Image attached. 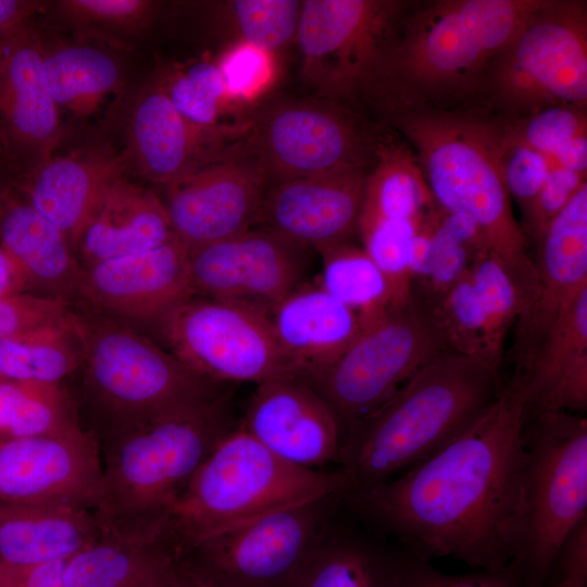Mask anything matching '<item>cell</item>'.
I'll return each mask as SVG.
<instances>
[{
    "instance_id": "6da1fadb",
    "label": "cell",
    "mask_w": 587,
    "mask_h": 587,
    "mask_svg": "<svg viewBox=\"0 0 587 587\" xmlns=\"http://www.w3.org/2000/svg\"><path fill=\"white\" fill-rule=\"evenodd\" d=\"M526 421L521 396L509 384L438 450L388 480L348 492L345 507L416 557L503 571L519 537Z\"/></svg>"
},
{
    "instance_id": "7a4b0ae2",
    "label": "cell",
    "mask_w": 587,
    "mask_h": 587,
    "mask_svg": "<svg viewBox=\"0 0 587 587\" xmlns=\"http://www.w3.org/2000/svg\"><path fill=\"white\" fill-rule=\"evenodd\" d=\"M237 423L230 387L200 407L121 427L92 509L102 533L133 542L160 539L178 496Z\"/></svg>"
},
{
    "instance_id": "3957f363",
    "label": "cell",
    "mask_w": 587,
    "mask_h": 587,
    "mask_svg": "<svg viewBox=\"0 0 587 587\" xmlns=\"http://www.w3.org/2000/svg\"><path fill=\"white\" fill-rule=\"evenodd\" d=\"M499 370L441 351L344 437L337 467L350 491L375 486L438 450L503 389Z\"/></svg>"
},
{
    "instance_id": "277c9868",
    "label": "cell",
    "mask_w": 587,
    "mask_h": 587,
    "mask_svg": "<svg viewBox=\"0 0 587 587\" xmlns=\"http://www.w3.org/2000/svg\"><path fill=\"white\" fill-rule=\"evenodd\" d=\"M394 117L416 152L435 203L477 224L488 250L522 289L527 308L536 294V271L502 178L503 129L476 116L410 105Z\"/></svg>"
},
{
    "instance_id": "5b68a950",
    "label": "cell",
    "mask_w": 587,
    "mask_h": 587,
    "mask_svg": "<svg viewBox=\"0 0 587 587\" xmlns=\"http://www.w3.org/2000/svg\"><path fill=\"white\" fill-rule=\"evenodd\" d=\"M349 490L340 469L314 470L286 462L249 435L238 420L178 496L163 537L180 550L270 512Z\"/></svg>"
},
{
    "instance_id": "8992f818",
    "label": "cell",
    "mask_w": 587,
    "mask_h": 587,
    "mask_svg": "<svg viewBox=\"0 0 587 587\" xmlns=\"http://www.w3.org/2000/svg\"><path fill=\"white\" fill-rule=\"evenodd\" d=\"M541 3L448 0L414 14L402 24L391 60L394 108L411 95L452 93L482 83Z\"/></svg>"
},
{
    "instance_id": "52a82bcc",
    "label": "cell",
    "mask_w": 587,
    "mask_h": 587,
    "mask_svg": "<svg viewBox=\"0 0 587 587\" xmlns=\"http://www.w3.org/2000/svg\"><path fill=\"white\" fill-rule=\"evenodd\" d=\"M523 501L512 566L524 587H547L560 547L587 519V419L528 414Z\"/></svg>"
},
{
    "instance_id": "ba28073f",
    "label": "cell",
    "mask_w": 587,
    "mask_h": 587,
    "mask_svg": "<svg viewBox=\"0 0 587 587\" xmlns=\"http://www.w3.org/2000/svg\"><path fill=\"white\" fill-rule=\"evenodd\" d=\"M401 7L382 0L302 1L296 40L303 83L316 97L347 108L363 99L389 108Z\"/></svg>"
},
{
    "instance_id": "9c48e42d",
    "label": "cell",
    "mask_w": 587,
    "mask_h": 587,
    "mask_svg": "<svg viewBox=\"0 0 587 587\" xmlns=\"http://www.w3.org/2000/svg\"><path fill=\"white\" fill-rule=\"evenodd\" d=\"M78 317L88 384L121 427L200 407L233 386L203 378L124 324Z\"/></svg>"
},
{
    "instance_id": "30bf717a",
    "label": "cell",
    "mask_w": 587,
    "mask_h": 587,
    "mask_svg": "<svg viewBox=\"0 0 587 587\" xmlns=\"http://www.w3.org/2000/svg\"><path fill=\"white\" fill-rule=\"evenodd\" d=\"M482 83L510 113L529 116L559 105L582 109L587 100L585 4L542 1Z\"/></svg>"
},
{
    "instance_id": "8fae6325",
    "label": "cell",
    "mask_w": 587,
    "mask_h": 587,
    "mask_svg": "<svg viewBox=\"0 0 587 587\" xmlns=\"http://www.w3.org/2000/svg\"><path fill=\"white\" fill-rule=\"evenodd\" d=\"M426 305L413 296L365 326L350 346L310 384L327 402L346 434L396 394L444 350Z\"/></svg>"
},
{
    "instance_id": "7c38bea8",
    "label": "cell",
    "mask_w": 587,
    "mask_h": 587,
    "mask_svg": "<svg viewBox=\"0 0 587 587\" xmlns=\"http://www.w3.org/2000/svg\"><path fill=\"white\" fill-rule=\"evenodd\" d=\"M345 497L283 508L175 552L208 587H289Z\"/></svg>"
},
{
    "instance_id": "4fadbf2b",
    "label": "cell",
    "mask_w": 587,
    "mask_h": 587,
    "mask_svg": "<svg viewBox=\"0 0 587 587\" xmlns=\"http://www.w3.org/2000/svg\"><path fill=\"white\" fill-rule=\"evenodd\" d=\"M242 141L263 165L270 186L369 167L382 140L349 108L316 97L266 107L250 118Z\"/></svg>"
},
{
    "instance_id": "5bb4252c",
    "label": "cell",
    "mask_w": 587,
    "mask_h": 587,
    "mask_svg": "<svg viewBox=\"0 0 587 587\" xmlns=\"http://www.w3.org/2000/svg\"><path fill=\"white\" fill-rule=\"evenodd\" d=\"M159 323L171 353L211 382L258 384L288 373L268 317L250 308L193 296Z\"/></svg>"
},
{
    "instance_id": "9a60e30c",
    "label": "cell",
    "mask_w": 587,
    "mask_h": 587,
    "mask_svg": "<svg viewBox=\"0 0 587 587\" xmlns=\"http://www.w3.org/2000/svg\"><path fill=\"white\" fill-rule=\"evenodd\" d=\"M307 250L263 227L189 249L192 294L268 316L302 284Z\"/></svg>"
},
{
    "instance_id": "2e32d148",
    "label": "cell",
    "mask_w": 587,
    "mask_h": 587,
    "mask_svg": "<svg viewBox=\"0 0 587 587\" xmlns=\"http://www.w3.org/2000/svg\"><path fill=\"white\" fill-rule=\"evenodd\" d=\"M267 186L263 165L241 139L218 160L167 185L163 204L174 235L192 249L250 229Z\"/></svg>"
},
{
    "instance_id": "e0dca14e",
    "label": "cell",
    "mask_w": 587,
    "mask_h": 587,
    "mask_svg": "<svg viewBox=\"0 0 587 587\" xmlns=\"http://www.w3.org/2000/svg\"><path fill=\"white\" fill-rule=\"evenodd\" d=\"M243 416V429L278 458L314 469L338 462L342 432L323 397L305 380L280 373L258 384Z\"/></svg>"
},
{
    "instance_id": "ac0fdd59",
    "label": "cell",
    "mask_w": 587,
    "mask_h": 587,
    "mask_svg": "<svg viewBox=\"0 0 587 587\" xmlns=\"http://www.w3.org/2000/svg\"><path fill=\"white\" fill-rule=\"evenodd\" d=\"M102 463L91 434L0 440V500L93 509Z\"/></svg>"
},
{
    "instance_id": "d6986e66",
    "label": "cell",
    "mask_w": 587,
    "mask_h": 587,
    "mask_svg": "<svg viewBox=\"0 0 587 587\" xmlns=\"http://www.w3.org/2000/svg\"><path fill=\"white\" fill-rule=\"evenodd\" d=\"M369 167L270 185L257 223L305 249L349 241L358 232Z\"/></svg>"
},
{
    "instance_id": "ffe728a7",
    "label": "cell",
    "mask_w": 587,
    "mask_h": 587,
    "mask_svg": "<svg viewBox=\"0 0 587 587\" xmlns=\"http://www.w3.org/2000/svg\"><path fill=\"white\" fill-rule=\"evenodd\" d=\"M534 259L536 294L515 324L516 374L528 364L544 338L587 289V184L549 223Z\"/></svg>"
},
{
    "instance_id": "44dd1931",
    "label": "cell",
    "mask_w": 587,
    "mask_h": 587,
    "mask_svg": "<svg viewBox=\"0 0 587 587\" xmlns=\"http://www.w3.org/2000/svg\"><path fill=\"white\" fill-rule=\"evenodd\" d=\"M188 253L174 236L143 252L85 265L78 295L114 314L160 321L193 297Z\"/></svg>"
},
{
    "instance_id": "7402d4cb",
    "label": "cell",
    "mask_w": 587,
    "mask_h": 587,
    "mask_svg": "<svg viewBox=\"0 0 587 587\" xmlns=\"http://www.w3.org/2000/svg\"><path fill=\"white\" fill-rule=\"evenodd\" d=\"M245 133L196 124L160 87L137 100L129 122V161L147 179L165 186L222 158Z\"/></svg>"
},
{
    "instance_id": "603a6c76",
    "label": "cell",
    "mask_w": 587,
    "mask_h": 587,
    "mask_svg": "<svg viewBox=\"0 0 587 587\" xmlns=\"http://www.w3.org/2000/svg\"><path fill=\"white\" fill-rule=\"evenodd\" d=\"M0 46V134L12 166L23 157L47 155L61 124L42 71L43 51L27 26Z\"/></svg>"
},
{
    "instance_id": "cb8c5ba5",
    "label": "cell",
    "mask_w": 587,
    "mask_h": 587,
    "mask_svg": "<svg viewBox=\"0 0 587 587\" xmlns=\"http://www.w3.org/2000/svg\"><path fill=\"white\" fill-rule=\"evenodd\" d=\"M288 373L310 382L364 328L358 315L321 285H300L268 314Z\"/></svg>"
},
{
    "instance_id": "d4e9b609",
    "label": "cell",
    "mask_w": 587,
    "mask_h": 587,
    "mask_svg": "<svg viewBox=\"0 0 587 587\" xmlns=\"http://www.w3.org/2000/svg\"><path fill=\"white\" fill-rule=\"evenodd\" d=\"M128 162V153L98 149L45 161L25 184V200L74 250L109 190L123 178Z\"/></svg>"
},
{
    "instance_id": "484cf974",
    "label": "cell",
    "mask_w": 587,
    "mask_h": 587,
    "mask_svg": "<svg viewBox=\"0 0 587 587\" xmlns=\"http://www.w3.org/2000/svg\"><path fill=\"white\" fill-rule=\"evenodd\" d=\"M0 250L17 292L59 298L78 295L83 266L65 236L26 200L7 191L0 203Z\"/></svg>"
},
{
    "instance_id": "4316f807",
    "label": "cell",
    "mask_w": 587,
    "mask_h": 587,
    "mask_svg": "<svg viewBox=\"0 0 587 587\" xmlns=\"http://www.w3.org/2000/svg\"><path fill=\"white\" fill-rule=\"evenodd\" d=\"M527 415L577 412L587 407V289L548 332L525 369L510 383Z\"/></svg>"
},
{
    "instance_id": "83f0119b",
    "label": "cell",
    "mask_w": 587,
    "mask_h": 587,
    "mask_svg": "<svg viewBox=\"0 0 587 587\" xmlns=\"http://www.w3.org/2000/svg\"><path fill=\"white\" fill-rule=\"evenodd\" d=\"M103 533L91 509L0 500V563L29 567L65 561Z\"/></svg>"
},
{
    "instance_id": "f1b7e54d",
    "label": "cell",
    "mask_w": 587,
    "mask_h": 587,
    "mask_svg": "<svg viewBox=\"0 0 587 587\" xmlns=\"http://www.w3.org/2000/svg\"><path fill=\"white\" fill-rule=\"evenodd\" d=\"M383 537L344 503L289 587H399L402 552Z\"/></svg>"
},
{
    "instance_id": "f546056e",
    "label": "cell",
    "mask_w": 587,
    "mask_h": 587,
    "mask_svg": "<svg viewBox=\"0 0 587 587\" xmlns=\"http://www.w3.org/2000/svg\"><path fill=\"white\" fill-rule=\"evenodd\" d=\"M174 236L163 201L122 178L104 197L76 249L89 265L153 249Z\"/></svg>"
},
{
    "instance_id": "4dcf8cb0",
    "label": "cell",
    "mask_w": 587,
    "mask_h": 587,
    "mask_svg": "<svg viewBox=\"0 0 587 587\" xmlns=\"http://www.w3.org/2000/svg\"><path fill=\"white\" fill-rule=\"evenodd\" d=\"M173 555L163 537L133 542L103 534L65 561L63 587H143Z\"/></svg>"
},
{
    "instance_id": "1f68e13d",
    "label": "cell",
    "mask_w": 587,
    "mask_h": 587,
    "mask_svg": "<svg viewBox=\"0 0 587 587\" xmlns=\"http://www.w3.org/2000/svg\"><path fill=\"white\" fill-rule=\"evenodd\" d=\"M436 205L416 157L404 146L382 140L369 172L358 228L384 220H421Z\"/></svg>"
},
{
    "instance_id": "d6a6232c",
    "label": "cell",
    "mask_w": 587,
    "mask_h": 587,
    "mask_svg": "<svg viewBox=\"0 0 587 587\" xmlns=\"http://www.w3.org/2000/svg\"><path fill=\"white\" fill-rule=\"evenodd\" d=\"M42 71L57 105L76 116L95 113L121 83L117 62L103 50L86 45L42 52Z\"/></svg>"
},
{
    "instance_id": "836d02e7",
    "label": "cell",
    "mask_w": 587,
    "mask_h": 587,
    "mask_svg": "<svg viewBox=\"0 0 587 587\" xmlns=\"http://www.w3.org/2000/svg\"><path fill=\"white\" fill-rule=\"evenodd\" d=\"M85 339L78 315L24 336L0 339V379L60 384L84 362Z\"/></svg>"
},
{
    "instance_id": "e575fe53",
    "label": "cell",
    "mask_w": 587,
    "mask_h": 587,
    "mask_svg": "<svg viewBox=\"0 0 587 587\" xmlns=\"http://www.w3.org/2000/svg\"><path fill=\"white\" fill-rule=\"evenodd\" d=\"M78 429L74 407L60 384L0 379V440Z\"/></svg>"
},
{
    "instance_id": "d590c367",
    "label": "cell",
    "mask_w": 587,
    "mask_h": 587,
    "mask_svg": "<svg viewBox=\"0 0 587 587\" xmlns=\"http://www.w3.org/2000/svg\"><path fill=\"white\" fill-rule=\"evenodd\" d=\"M321 286L353 311L363 327L394 310L389 285L363 248L350 241L320 251Z\"/></svg>"
},
{
    "instance_id": "8d00e7d4",
    "label": "cell",
    "mask_w": 587,
    "mask_h": 587,
    "mask_svg": "<svg viewBox=\"0 0 587 587\" xmlns=\"http://www.w3.org/2000/svg\"><path fill=\"white\" fill-rule=\"evenodd\" d=\"M488 250L477 224L466 215L436 213L432 227V251L425 275L419 280L425 305L460 280L474 261Z\"/></svg>"
},
{
    "instance_id": "74e56055",
    "label": "cell",
    "mask_w": 587,
    "mask_h": 587,
    "mask_svg": "<svg viewBox=\"0 0 587 587\" xmlns=\"http://www.w3.org/2000/svg\"><path fill=\"white\" fill-rule=\"evenodd\" d=\"M426 308L449 350L499 370L501 360L494 352L486 313L469 272Z\"/></svg>"
},
{
    "instance_id": "f35d334b",
    "label": "cell",
    "mask_w": 587,
    "mask_h": 587,
    "mask_svg": "<svg viewBox=\"0 0 587 587\" xmlns=\"http://www.w3.org/2000/svg\"><path fill=\"white\" fill-rule=\"evenodd\" d=\"M301 9L298 0H233L223 2L217 13L234 42L274 53L296 40Z\"/></svg>"
},
{
    "instance_id": "ab89813d",
    "label": "cell",
    "mask_w": 587,
    "mask_h": 587,
    "mask_svg": "<svg viewBox=\"0 0 587 587\" xmlns=\"http://www.w3.org/2000/svg\"><path fill=\"white\" fill-rule=\"evenodd\" d=\"M469 275L486 313L492 349L502 361L507 336L526 308L525 296L504 264L489 250L477 257Z\"/></svg>"
},
{
    "instance_id": "60d3db41",
    "label": "cell",
    "mask_w": 587,
    "mask_h": 587,
    "mask_svg": "<svg viewBox=\"0 0 587 587\" xmlns=\"http://www.w3.org/2000/svg\"><path fill=\"white\" fill-rule=\"evenodd\" d=\"M423 218L384 220L358 228L362 248L389 285L395 309L413 300L410 243Z\"/></svg>"
},
{
    "instance_id": "b9f144b4",
    "label": "cell",
    "mask_w": 587,
    "mask_h": 587,
    "mask_svg": "<svg viewBox=\"0 0 587 587\" xmlns=\"http://www.w3.org/2000/svg\"><path fill=\"white\" fill-rule=\"evenodd\" d=\"M162 90L173 107L196 124L247 132L226 127L221 122L237 103L229 97L217 64L197 63L176 74Z\"/></svg>"
},
{
    "instance_id": "7bdbcfd3",
    "label": "cell",
    "mask_w": 587,
    "mask_h": 587,
    "mask_svg": "<svg viewBox=\"0 0 587 587\" xmlns=\"http://www.w3.org/2000/svg\"><path fill=\"white\" fill-rule=\"evenodd\" d=\"M217 66L236 103L258 98L273 83L276 73L273 53L246 42H233Z\"/></svg>"
},
{
    "instance_id": "ee69618b",
    "label": "cell",
    "mask_w": 587,
    "mask_h": 587,
    "mask_svg": "<svg viewBox=\"0 0 587 587\" xmlns=\"http://www.w3.org/2000/svg\"><path fill=\"white\" fill-rule=\"evenodd\" d=\"M74 316L63 299L30 292L8 295L0 298V339L59 326Z\"/></svg>"
},
{
    "instance_id": "f6af8a7d",
    "label": "cell",
    "mask_w": 587,
    "mask_h": 587,
    "mask_svg": "<svg viewBox=\"0 0 587 587\" xmlns=\"http://www.w3.org/2000/svg\"><path fill=\"white\" fill-rule=\"evenodd\" d=\"M500 162L505 188L524 213L546 182L550 170L548 159L508 128L503 129Z\"/></svg>"
},
{
    "instance_id": "bcb514c9",
    "label": "cell",
    "mask_w": 587,
    "mask_h": 587,
    "mask_svg": "<svg viewBox=\"0 0 587 587\" xmlns=\"http://www.w3.org/2000/svg\"><path fill=\"white\" fill-rule=\"evenodd\" d=\"M510 129L530 148L552 157L575 136L586 133V117L582 109L550 107L527 116Z\"/></svg>"
},
{
    "instance_id": "7dc6e473",
    "label": "cell",
    "mask_w": 587,
    "mask_h": 587,
    "mask_svg": "<svg viewBox=\"0 0 587 587\" xmlns=\"http://www.w3.org/2000/svg\"><path fill=\"white\" fill-rule=\"evenodd\" d=\"M399 587H524L516 571L509 566L499 572L477 570L470 574H448L429 560L402 552Z\"/></svg>"
},
{
    "instance_id": "c3c4849f",
    "label": "cell",
    "mask_w": 587,
    "mask_h": 587,
    "mask_svg": "<svg viewBox=\"0 0 587 587\" xmlns=\"http://www.w3.org/2000/svg\"><path fill=\"white\" fill-rule=\"evenodd\" d=\"M585 175L561 166L550 167L546 182L528 209L524 212L523 232L537 242L549 223L564 209L579 187Z\"/></svg>"
},
{
    "instance_id": "681fc988",
    "label": "cell",
    "mask_w": 587,
    "mask_h": 587,
    "mask_svg": "<svg viewBox=\"0 0 587 587\" xmlns=\"http://www.w3.org/2000/svg\"><path fill=\"white\" fill-rule=\"evenodd\" d=\"M60 9L75 22L129 28L146 22L152 3L142 0H66L60 2Z\"/></svg>"
},
{
    "instance_id": "f907efd6",
    "label": "cell",
    "mask_w": 587,
    "mask_h": 587,
    "mask_svg": "<svg viewBox=\"0 0 587 587\" xmlns=\"http://www.w3.org/2000/svg\"><path fill=\"white\" fill-rule=\"evenodd\" d=\"M554 570L559 574L554 583L566 587H587V519L577 524L562 542Z\"/></svg>"
},
{
    "instance_id": "816d5d0a",
    "label": "cell",
    "mask_w": 587,
    "mask_h": 587,
    "mask_svg": "<svg viewBox=\"0 0 587 587\" xmlns=\"http://www.w3.org/2000/svg\"><path fill=\"white\" fill-rule=\"evenodd\" d=\"M65 561L29 567H13L1 563L0 587H63Z\"/></svg>"
},
{
    "instance_id": "f5cc1de1",
    "label": "cell",
    "mask_w": 587,
    "mask_h": 587,
    "mask_svg": "<svg viewBox=\"0 0 587 587\" xmlns=\"http://www.w3.org/2000/svg\"><path fill=\"white\" fill-rule=\"evenodd\" d=\"M39 9L35 1L0 0V43L26 26Z\"/></svg>"
},
{
    "instance_id": "db71d44e",
    "label": "cell",
    "mask_w": 587,
    "mask_h": 587,
    "mask_svg": "<svg viewBox=\"0 0 587 587\" xmlns=\"http://www.w3.org/2000/svg\"><path fill=\"white\" fill-rule=\"evenodd\" d=\"M143 587H208L175 554Z\"/></svg>"
},
{
    "instance_id": "11a10c76",
    "label": "cell",
    "mask_w": 587,
    "mask_h": 587,
    "mask_svg": "<svg viewBox=\"0 0 587 587\" xmlns=\"http://www.w3.org/2000/svg\"><path fill=\"white\" fill-rule=\"evenodd\" d=\"M551 158L557 160V166L586 175L587 168V136L579 134L563 145Z\"/></svg>"
},
{
    "instance_id": "9f6ffc18",
    "label": "cell",
    "mask_w": 587,
    "mask_h": 587,
    "mask_svg": "<svg viewBox=\"0 0 587 587\" xmlns=\"http://www.w3.org/2000/svg\"><path fill=\"white\" fill-rule=\"evenodd\" d=\"M17 294L12 268L3 252L0 250V298Z\"/></svg>"
},
{
    "instance_id": "6f0895ef",
    "label": "cell",
    "mask_w": 587,
    "mask_h": 587,
    "mask_svg": "<svg viewBox=\"0 0 587 587\" xmlns=\"http://www.w3.org/2000/svg\"><path fill=\"white\" fill-rule=\"evenodd\" d=\"M3 166H9V159H8L3 139L0 134V168Z\"/></svg>"
},
{
    "instance_id": "680465c9",
    "label": "cell",
    "mask_w": 587,
    "mask_h": 587,
    "mask_svg": "<svg viewBox=\"0 0 587 587\" xmlns=\"http://www.w3.org/2000/svg\"><path fill=\"white\" fill-rule=\"evenodd\" d=\"M547 587H566V586H563V585L558 584V583H551Z\"/></svg>"
},
{
    "instance_id": "91938a15",
    "label": "cell",
    "mask_w": 587,
    "mask_h": 587,
    "mask_svg": "<svg viewBox=\"0 0 587 587\" xmlns=\"http://www.w3.org/2000/svg\"><path fill=\"white\" fill-rule=\"evenodd\" d=\"M4 193H5L4 189L0 186V203H1V200H2V198L4 196Z\"/></svg>"
},
{
    "instance_id": "94428289",
    "label": "cell",
    "mask_w": 587,
    "mask_h": 587,
    "mask_svg": "<svg viewBox=\"0 0 587 587\" xmlns=\"http://www.w3.org/2000/svg\"><path fill=\"white\" fill-rule=\"evenodd\" d=\"M1 572H2V564L0 563V577H1Z\"/></svg>"
},
{
    "instance_id": "6125c7cd",
    "label": "cell",
    "mask_w": 587,
    "mask_h": 587,
    "mask_svg": "<svg viewBox=\"0 0 587 587\" xmlns=\"http://www.w3.org/2000/svg\"><path fill=\"white\" fill-rule=\"evenodd\" d=\"M0 63H1V46H0Z\"/></svg>"
}]
</instances>
